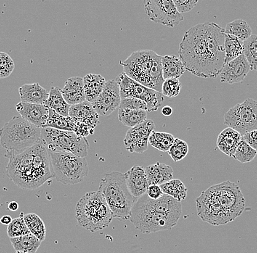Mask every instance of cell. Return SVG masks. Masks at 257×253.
<instances>
[{
    "mask_svg": "<svg viewBox=\"0 0 257 253\" xmlns=\"http://www.w3.org/2000/svg\"><path fill=\"white\" fill-rule=\"evenodd\" d=\"M224 35V29L213 22L185 32L178 54L186 71L200 78L218 76L225 64Z\"/></svg>",
    "mask_w": 257,
    "mask_h": 253,
    "instance_id": "obj_1",
    "label": "cell"
},
{
    "mask_svg": "<svg viewBox=\"0 0 257 253\" xmlns=\"http://www.w3.org/2000/svg\"><path fill=\"white\" fill-rule=\"evenodd\" d=\"M6 174L22 189L35 190L54 178L49 154L40 139L34 146L20 153L7 152Z\"/></svg>",
    "mask_w": 257,
    "mask_h": 253,
    "instance_id": "obj_2",
    "label": "cell"
},
{
    "mask_svg": "<svg viewBox=\"0 0 257 253\" xmlns=\"http://www.w3.org/2000/svg\"><path fill=\"white\" fill-rule=\"evenodd\" d=\"M123 72L132 79L162 93L164 82L162 56L150 50L132 53L126 60L120 62Z\"/></svg>",
    "mask_w": 257,
    "mask_h": 253,
    "instance_id": "obj_3",
    "label": "cell"
},
{
    "mask_svg": "<svg viewBox=\"0 0 257 253\" xmlns=\"http://www.w3.org/2000/svg\"><path fill=\"white\" fill-rule=\"evenodd\" d=\"M99 191L105 198L114 218L120 222L130 220L137 198L128 190L124 174L119 172L106 174L99 183Z\"/></svg>",
    "mask_w": 257,
    "mask_h": 253,
    "instance_id": "obj_4",
    "label": "cell"
},
{
    "mask_svg": "<svg viewBox=\"0 0 257 253\" xmlns=\"http://www.w3.org/2000/svg\"><path fill=\"white\" fill-rule=\"evenodd\" d=\"M78 225L91 232L100 231L111 223L113 215L100 191H91L82 196L76 205Z\"/></svg>",
    "mask_w": 257,
    "mask_h": 253,
    "instance_id": "obj_5",
    "label": "cell"
},
{
    "mask_svg": "<svg viewBox=\"0 0 257 253\" xmlns=\"http://www.w3.org/2000/svg\"><path fill=\"white\" fill-rule=\"evenodd\" d=\"M41 130L21 116H14L0 129V144L7 152H22L39 141Z\"/></svg>",
    "mask_w": 257,
    "mask_h": 253,
    "instance_id": "obj_6",
    "label": "cell"
},
{
    "mask_svg": "<svg viewBox=\"0 0 257 253\" xmlns=\"http://www.w3.org/2000/svg\"><path fill=\"white\" fill-rule=\"evenodd\" d=\"M54 178L64 185H76L88 175V162L69 152L48 151Z\"/></svg>",
    "mask_w": 257,
    "mask_h": 253,
    "instance_id": "obj_7",
    "label": "cell"
},
{
    "mask_svg": "<svg viewBox=\"0 0 257 253\" xmlns=\"http://www.w3.org/2000/svg\"><path fill=\"white\" fill-rule=\"evenodd\" d=\"M40 139L48 151L72 153L82 158L88 155V140L74 132L45 127L42 128Z\"/></svg>",
    "mask_w": 257,
    "mask_h": 253,
    "instance_id": "obj_8",
    "label": "cell"
},
{
    "mask_svg": "<svg viewBox=\"0 0 257 253\" xmlns=\"http://www.w3.org/2000/svg\"><path fill=\"white\" fill-rule=\"evenodd\" d=\"M130 220L135 228L142 233L171 230L178 223L153 209L146 202L144 195L137 199L133 205Z\"/></svg>",
    "mask_w": 257,
    "mask_h": 253,
    "instance_id": "obj_9",
    "label": "cell"
},
{
    "mask_svg": "<svg viewBox=\"0 0 257 253\" xmlns=\"http://www.w3.org/2000/svg\"><path fill=\"white\" fill-rule=\"evenodd\" d=\"M224 125L244 135L257 129V101L247 98L237 103L224 115Z\"/></svg>",
    "mask_w": 257,
    "mask_h": 253,
    "instance_id": "obj_10",
    "label": "cell"
},
{
    "mask_svg": "<svg viewBox=\"0 0 257 253\" xmlns=\"http://www.w3.org/2000/svg\"><path fill=\"white\" fill-rule=\"evenodd\" d=\"M227 223L234 221L245 210V199L240 186L234 182L225 181L213 185Z\"/></svg>",
    "mask_w": 257,
    "mask_h": 253,
    "instance_id": "obj_11",
    "label": "cell"
},
{
    "mask_svg": "<svg viewBox=\"0 0 257 253\" xmlns=\"http://www.w3.org/2000/svg\"><path fill=\"white\" fill-rule=\"evenodd\" d=\"M115 80L119 83L121 99L133 98L144 101L147 104L148 112L157 111L164 101L162 93L138 83L124 72H122Z\"/></svg>",
    "mask_w": 257,
    "mask_h": 253,
    "instance_id": "obj_12",
    "label": "cell"
},
{
    "mask_svg": "<svg viewBox=\"0 0 257 253\" xmlns=\"http://www.w3.org/2000/svg\"><path fill=\"white\" fill-rule=\"evenodd\" d=\"M144 5L146 15L154 23L173 28L184 20L173 0H144Z\"/></svg>",
    "mask_w": 257,
    "mask_h": 253,
    "instance_id": "obj_13",
    "label": "cell"
},
{
    "mask_svg": "<svg viewBox=\"0 0 257 253\" xmlns=\"http://www.w3.org/2000/svg\"><path fill=\"white\" fill-rule=\"evenodd\" d=\"M197 214L202 221L219 226L227 224L222 206L213 186L201 193L196 199Z\"/></svg>",
    "mask_w": 257,
    "mask_h": 253,
    "instance_id": "obj_14",
    "label": "cell"
},
{
    "mask_svg": "<svg viewBox=\"0 0 257 253\" xmlns=\"http://www.w3.org/2000/svg\"><path fill=\"white\" fill-rule=\"evenodd\" d=\"M155 124L152 119H146L143 123L131 127L126 133L124 145L130 153L143 154L148 149L150 135L154 131Z\"/></svg>",
    "mask_w": 257,
    "mask_h": 253,
    "instance_id": "obj_15",
    "label": "cell"
},
{
    "mask_svg": "<svg viewBox=\"0 0 257 253\" xmlns=\"http://www.w3.org/2000/svg\"><path fill=\"white\" fill-rule=\"evenodd\" d=\"M120 102L121 96L119 83L115 79L106 82L102 93L92 105L99 116L107 117L119 107Z\"/></svg>",
    "mask_w": 257,
    "mask_h": 253,
    "instance_id": "obj_16",
    "label": "cell"
},
{
    "mask_svg": "<svg viewBox=\"0 0 257 253\" xmlns=\"http://www.w3.org/2000/svg\"><path fill=\"white\" fill-rule=\"evenodd\" d=\"M251 70L250 64L244 54L237 59L225 64L220 72V80L222 83L235 85L241 83Z\"/></svg>",
    "mask_w": 257,
    "mask_h": 253,
    "instance_id": "obj_17",
    "label": "cell"
},
{
    "mask_svg": "<svg viewBox=\"0 0 257 253\" xmlns=\"http://www.w3.org/2000/svg\"><path fill=\"white\" fill-rule=\"evenodd\" d=\"M16 109L19 115L35 126L43 128L46 125L49 115V108L45 104L18 103Z\"/></svg>",
    "mask_w": 257,
    "mask_h": 253,
    "instance_id": "obj_18",
    "label": "cell"
},
{
    "mask_svg": "<svg viewBox=\"0 0 257 253\" xmlns=\"http://www.w3.org/2000/svg\"><path fill=\"white\" fill-rule=\"evenodd\" d=\"M144 196L146 202L153 209L163 214L176 222H178L182 214L181 201L165 193L160 198L156 200L149 198L147 194Z\"/></svg>",
    "mask_w": 257,
    "mask_h": 253,
    "instance_id": "obj_19",
    "label": "cell"
},
{
    "mask_svg": "<svg viewBox=\"0 0 257 253\" xmlns=\"http://www.w3.org/2000/svg\"><path fill=\"white\" fill-rule=\"evenodd\" d=\"M124 174L128 190L135 198L146 194L149 185L144 167L133 166Z\"/></svg>",
    "mask_w": 257,
    "mask_h": 253,
    "instance_id": "obj_20",
    "label": "cell"
},
{
    "mask_svg": "<svg viewBox=\"0 0 257 253\" xmlns=\"http://www.w3.org/2000/svg\"><path fill=\"white\" fill-rule=\"evenodd\" d=\"M69 117L75 122H82L95 129L99 123V115L93 107L92 103L87 101L70 106Z\"/></svg>",
    "mask_w": 257,
    "mask_h": 253,
    "instance_id": "obj_21",
    "label": "cell"
},
{
    "mask_svg": "<svg viewBox=\"0 0 257 253\" xmlns=\"http://www.w3.org/2000/svg\"><path fill=\"white\" fill-rule=\"evenodd\" d=\"M62 93L65 101L70 106L86 101L83 78L80 77L69 78L62 90Z\"/></svg>",
    "mask_w": 257,
    "mask_h": 253,
    "instance_id": "obj_22",
    "label": "cell"
},
{
    "mask_svg": "<svg viewBox=\"0 0 257 253\" xmlns=\"http://www.w3.org/2000/svg\"><path fill=\"white\" fill-rule=\"evenodd\" d=\"M242 135L237 130L228 127L221 132L217 139V147L226 156L232 157Z\"/></svg>",
    "mask_w": 257,
    "mask_h": 253,
    "instance_id": "obj_23",
    "label": "cell"
},
{
    "mask_svg": "<svg viewBox=\"0 0 257 253\" xmlns=\"http://www.w3.org/2000/svg\"><path fill=\"white\" fill-rule=\"evenodd\" d=\"M19 93L22 102L35 104H46L49 96V92L38 83L22 85Z\"/></svg>",
    "mask_w": 257,
    "mask_h": 253,
    "instance_id": "obj_24",
    "label": "cell"
},
{
    "mask_svg": "<svg viewBox=\"0 0 257 253\" xmlns=\"http://www.w3.org/2000/svg\"><path fill=\"white\" fill-rule=\"evenodd\" d=\"M149 185H161L173 180V170L170 165L157 162L145 169Z\"/></svg>",
    "mask_w": 257,
    "mask_h": 253,
    "instance_id": "obj_25",
    "label": "cell"
},
{
    "mask_svg": "<svg viewBox=\"0 0 257 253\" xmlns=\"http://www.w3.org/2000/svg\"><path fill=\"white\" fill-rule=\"evenodd\" d=\"M105 78L98 74H88L83 78L86 100L93 103L97 99L106 85Z\"/></svg>",
    "mask_w": 257,
    "mask_h": 253,
    "instance_id": "obj_26",
    "label": "cell"
},
{
    "mask_svg": "<svg viewBox=\"0 0 257 253\" xmlns=\"http://www.w3.org/2000/svg\"><path fill=\"white\" fill-rule=\"evenodd\" d=\"M162 75L164 80L181 78L186 71L182 61L175 55L162 56Z\"/></svg>",
    "mask_w": 257,
    "mask_h": 253,
    "instance_id": "obj_27",
    "label": "cell"
},
{
    "mask_svg": "<svg viewBox=\"0 0 257 253\" xmlns=\"http://www.w3.org/2000/svg\"><path fill=\"white\" fill-rule=\"evenodd\" d=\"M45 105L61 115L64 117L69 116L70 105H69L64 99L62 90L59 87H51L49 91V96Z\"/></svg>",
    "mask_w": 257,
    "mask_h": 253,
    "instance_id": "obj_28",
    "label": "cell"
},
{
    "mask_svg": "<svg viewBox=\"0 0 257 253\" xmlns=\"http://www.w3.org/2000/svg\"><path fill=\"white\" fill-rule=\"evenodd\" d=\"M10 241L16 252L24 253H36L42 243L40 240L32 233L20 237L11 238Z\"/></svg>",
    "mask_w": 257,
    "mask_h": 253,
    "instance_id": "obj_29",
    "label": "cell"
},
{
    "mask_svg": "<svg viewBox=\"0 0 257 253\" xmlns=\"http://www.w3.org/2000/svg\"><path fill=\"white\" fill-rule=\"evenodd\" d=\"M224 38L225 64H226L243 54L244 44L243 41L234 35L225 33Z\"/></svg>",
    "mask_w": 257,
    "mask_h": 253,
    "instance_id": "obj_30",
    "label": "cell"
},
{
    "mask_svg": "<svg viewBox=\"0 0 257 253\" xmlns=\"http://www.w3.org/2000/svg\"><path fill=\"white\" fill-rule=\"evenodd\" d=\"M75 125V121L71 117L69 116L64 117V116L58 114L53 109H49V115H48L47 122L45 127L73 132Z\"/></svg>",
    "mask_w": 257,
    "mask_h": 253,
    "instance_id": "obj_31",
    "label": "cell"
},
{
    "mask_svg": "<svg viewBox=\"0 0 257 253\" xmlns=\"http://www.w3.org/2000/svg\"><path fill=\"white\" fill-rule=\"evenodd\" d=\"M225 33L234 35L237 38L245 41L252 35V29L247 22L243 19H235L226 24Z\"/></svg>",
    "mask_w": 257,
    "mask_h": 253,
    "instance_id": "obj_32",
    "label": "cell"
},
{
    "mask_svg": "<svg viewBox=\"0 0 257 253\" xmlns=\"http://www.w3.org/2000/svg\"><path fill=\"white\" fill-rule=\"evenodd\" d=\"M24 219L30 233L43 242L46 238V228L42 219L34 213L24 214Z\"/></svg>",
    "mask_w": 257,
    "mask_h": 253,
    "instance_id": "obj_33",
    "label": "cell"
},
{
    "mask_svg": "<svg viewBox=\"0 0 257 253\" xmlns=\"http://www.w3.org/2000/svg\"><path fill=\"white\" fill-rule=\"evenodd\" d=\"M147 111L145 110H118V119L126 127H136L147 119Z\"/></svg>",
    "mask_w": 257,
    "mask_h": 253,
    "instance_id": "obj_34",
    "label": "cell"
},
{
    "mask_svg": "<svg viewBox=\"0 0 257 253\" xmlns=\"http://www.w3.org/2000/svg\"><path fill=\"white\" fill-rule=\"evenodd\" d=\"M162 192L165 194L172 196L175 199L178 200V201H184L186 199L187 196V188L185 186L184 183L178 180V179H174V180H170V181L165 182L160 185Z\"/></svg>",
    "mask_w": 257,
    "mask_h": 253,
    "instance_id": "obj_35",
    "label": "cell"
},
{
    "mask_svg": "<svg viewBox=\"0 0 257 253\" xmlns=\"http://www.w3.org/2000/svg\"><path fill=\"white\" fill-rule=\"evenodd\" d=\"M175 139L176 138L170 133L155 132L154 130L149 137V143L157 150L168 152Z\"/></svg>",
    "mask_w": 257,
    "mask_h": 253,
    "instance_id": "obj_36",
    "label": "cell"
},
{
    "mask_svg": "<svg viewBox=\"0 0 257 253\" xmlns=\"http://www.w3.org/2000/svg\"><path fill=\"white\" fill-rule=\"evenodd\" d=\"M257 155V151L251 147L243 138H242L233 155V158L239 161L241 163H248L251 162Z\"/></svg>",
    "mask_w": 257,
    "mask_h": 253,
    "instance_id": "obj_37",
    "label": "cell"
},
{
    "mask_svg": "<svg viewBox=\"0 0 257 253\" xmlns=\"http://www.w3.org/2000/svg\"><path fill=\"white\" fill-rule=\"evenodd\" d=\"M243 54L250 64L251 70L257 71V35H252L243 42Z\"/></svg>",
    "mask_w": 257,
    "mask_h": 253,
    "instance_id": "obj_38",
    "label": "cell"
},
{
    "mask_svg": "<svg viewBox=\"0 0 257 253\" xmlns=\"http://www.w3.org/2000/svg\"><path fill=\"white\" fill-rule=\"evenodd\" d=\"M24 214L22 213L21 217L14 219L8 225L7 235L10 238L20 237L30 233L24 221Z\"/></svg>",
    "mask_w": 257,
    "mask_h": 253,
    "instance_id": "obj_39",
    "label": "cell"
},
{
    "mask_svg": "<svg viewBox=\"0 0 257 253\" xmlns=\"http://www.w3.org/2000/svg\"><path fill=\"white\" fill-rule=\"evenodd\" d=\"M168 152L173 162H179L187 156L189 146L186 141L180 138H176Z\"/></svg>",
    "mask_w": 257,
    "mask_h": 253,
    "instance_id": "obj_40",
    "label": "cell"
},
{
    "mask_svg": "<svg viewBox=\"0 0 257 253\" xmlns=\"http://www.w3.org/2000/svg\"><path fill=\"white\" fill-rule=\"evenodd\" d=\"M181 83L176 78L164 80L162 86V94L168 98H176L181 92Z\"/></svg>",
    "mask_w": 257,
    "mask_h": 253,
    "instance_id": "obj_41",
    "label": "cell"
},
{
    "mask_svg": "<svg viewBox=\"0 0 257 253\" xmlns=\"http://www.w3.org/2000/svg\"><path fill=\"white\" fill-rule=\"evenodd\" d=\"M14 61L11 56L4 52H0V79L6 78L14 70Z\"/></svg>",
    "mask_w": 257,
    "mask_h": 253,
    "instance_id": "obj_42",
    "label": "cell"
},
{
    "mask_svg": "<svg viewBox=\"0 0 257 253\" xmlns=\"http://www.w3.org/2000/svg\"><path fill=\"white\" fill-rule=\"evenodd\" d=\"M119 109L122 110H145L148 111V106L146 102L140 99L126 98L121 99Z\"/></svg>",
    "mask_w": 257,
    "mask_h": 253,
    "instance_id": "obj_43",
    "label": "cell"
},
{
    "mask_svg": "<svg viewBox=\"0 0 257 253\" xmlns=\"http://www.w3.org/2000/svg\"><path fill=\"white\" fill-rule=\"evenodd\" d=\"M181 14L189 12L197 6L199 0H173Z\"/></svg>",
    "mask_w": 257,
    "mask_h": 253,
    "instance_id": "obj_44",
    "label": "cell"
},
{
    "mask_svg": "<svg viewBox=\"0 0 257 253\" xmlns=\"http://www.w3.org/2000/svg\"><path fill=\"white\" fill-rule=\"evenodd\" d=\"M75 125L73 132L78 136L86 138L89 135H93L94 133V129L88 126L86 124L82 122H75Z\"/></svg>",
    "mask_w": 257,
    "mask_h": 253,
    "instance_id": "obj_45",
    "label": "cell"
},
{
    "mask_svg": "<svg viewBox=\"0 0 257 253\" xmlns=\"http://www.w3.org/2000/svg\"><path fill=\"white\" fill-rule=\"evenodd\" d=\"M146 194L152 199L156 200L160 198L164 194V193L162 192L160 185H149Z\"/></svg>",
    "mask_w": 257,
    "mask_h": 253,
    "instance_id": "obj_46",
    "label": "cell"
},
{
    "mask_svg": "<svg viewBox=\"0 0 257 253\" xmlns=\"http://www.w3.org/2000/svg\"><path fill=\"white\" fill-rule=\"evenodd\" d=\"M242 138H243L253 149L257 151V129L256 130L249 132V133H246V134L242 135Z\"/></svg>",
    "mask_w": 257,
    "mask_h": 253,
    "instance_id": "obj_47",
    "label": "cell"
},
{
    "mask_svg": "<svg viewBox=\"0 0 257 253\" xmlns=\"http://www.w3.org/2000/svg\"><path fill=\"white\" fill-rule=\"evenodd\" d=\"M173 112V108L170 106H163V107L162 108V109H161V114H162V115L165 116V117H170V116L172 115Z\"/></svg>",
    "mask_w": 257,
    "mask_h": 253,
    "instance_id": "obj_48",
    "label": "cell"
},
{
    "mask_svg": "<svg viewBox=\"0 0 257 253\" xmlns=\"http://www.w3.org/2000/svg\"><path fill=\"white\" fill-rule=\"evenodd\" d=\"M13 219L11 218V216L5 215L0 218V223L3 225H8L11 222H12Z\"/></svg>",
    "mask_w": 257,
    "mask_h": 253,
    "instance_id": "obj_49",
    "label": "cell"
},
{
    "mask_svg": "<svg viewBox=\"0 0 257 253\" xmlns=\"http://www.w3.org/2000/svg\"><path fill=\"white\" fill-rule=\"evenodd\" d=\"M8 208L11 212H16L19 209V204L16 201H11L8 204Z\"/></svg>",
    "mask_w": 257,
    "mask_h": 253,
    "instance_id": "obj_50",
    "label": "cell"
},
{
    "mask_svg": "<svg viewBox=\"0 0 257 253\" xmlns=\"http://www.w3.org/2000/svg\"><path fill=\"white\" fill-rule=\"evenodd\" d=\"M16 253H24V252H16Z\"/></svg>",
    "mask_w": 257,
    "mask_h": 253,
    "instance_id": "obj_51",
    "label": "cell"
}]
</instances>
